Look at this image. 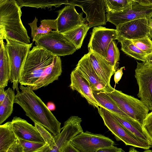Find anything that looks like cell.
Wrapping results in <instances>:
<instances>
[{
    "label": "cell",
    "mask_w": 152,
    "mask_h": 152,
    "mask_svg": "<svg viewBox=\"0 0 152 152\" xmlns=\"http://www.w3.org/2000/svg\"><path fill=\"white\" fill-rule=\"evenodd\" d=\"M97 109L104 125L114 135L117 141H121L126 145H131L144 150L149 149L152 147L150 144L137 138L123 126L108 110L101 107H99Z\"/></svg>",
    "instance_id": "8992f818"
},
{
    "label": "cell",
    "mask_w": 152,
    "mask_h": 152,
    "mask_svg": "<svg viewBox=\"0 0 152 152\" xmlns=\"http://www.w3.org/2000/svg\"><path fill=\"white\" fill-rule=\"evenodd\" d=\"M110 112L115 119L125 128L137 138L149 143L152 146V141L144 131L142 126L139 122L136 121L125 119L114 113Z\"/></svg>",
    "instance_id": "7402d4cb"
},
{
    "label": "cell",
    "mask_w": 152,
    "mask_h": 152,
    "mask_svg": "<svg viewBox=\"0 0 152 152\" xmlns=\"http://www.w3.org/2000/svg\"><path fill=\"white\" fill-rule=\"evenodd\" d=\"M50 111L54 110L56 109V106L52 102H48L46 105Z\"/></svg>",
    "instance_id": "7bdbcfd3"
},
{
    "label": "cell",
    "mask_w": 152,
    "mask_h": 152,
    "mask_svg": "<svg viewBox=\"0 0 152 152\" xmlns=\"http://www.w3.org/2000/svg\"><path fill=\"white\" fill-rule=\"evenodd\" d=\"M62 72L61 59L59 56H55L53 63L44 71L38 80L28 87L34 91L47 86L57 80Z\"/></svg>",
    "instance_id": "ffe728a7"
},
{
    "label": "cell",
    "mask_w": 152,
    "mask_h": 152,
    "mask_svg": "<svg viewBox=\"0 0 152 152\" xmlns=\"http://www.w3.org/2000/svg\"><path fill=\"white\" fill-rule=\"evenodd\" d=\"M18 138L12 127L11 121L0 125V152H8Z\"/></svg>",
    "instance_id": "cb8c5ba5"
},
{
    "label": "cell",
    "mask_w": 152,
    "mask_h": 152,
    "mask_svg": "<svg viewBox=\"0 0 152 152\" xmlns=\"http://www.w3.org/2000/svg\"><path fill=\"white\" fill-rule=\"evenodd\" d=\"M107 13L123 11L136 3L133 0H102Z\"/></svg>",
    "instance_id": "f1b7e54d"
},
{
    "label": "cell",
    "mask_w": 152,
    "mask_h": 152,
    "mask_svg": "<svg viewBox=\"0 0 152 152\" xmlns=\"http://www.w3.org/2000/svg\"><path fill=\"white\" fill-rule=\"evenodd\" d=\"M92 91L95 99L102 107L125 119L130 121H136L123 112L105 92L102 90Z\"/></svg>",
    "instance_id": "44dd1931"
},
{
    "label": "cell",
    "mask_w": 152,
    "mask_h": 152,
    "mask_svg": "<svg viewBox=\"0 0 152 152\" xmlns=\"http://www.w3.org/2000/svg\"><path fill=\"white\" fill-rule=\"evenodd\" d=\"M32 40L36 46L44 48L55 56L71 55L77 50L63 34L57 30L38 34Z\"/></svg>",
    "instance_id": "52a82bcc"
},
{
    "label": "cell",
    "mask_w": 152,
    "mask_h": 152,
    "mask_svg": "<svg viewBox=\"0 0 152 152\" xmlns=\"http://www.w3.org/2000/svg\"><path fill=\"white\" fill-rule=\"evenodd\" d=\"M116 29L107 28L100 26L93 28L88 45L91 50L105 58L107 48L112 40L117 39Z\"/></svg>",
    "instance_id": "30bf717a"
},
{
    "label": "cell",
    "mask_w": 152,
    "mask_h": 152,
    "mask_svg": "<svg viewBox=\"0 0 152 152\" xmlns=\"http://www.w3.org/2000/svg\"><path fill=\"white\" fill-rule=\"evenodd\" d=\"M144 152H152V150H149V149H145V150Z\"/></svg>",
    "instance_id": "f6af8a7d"
},
{
    "label": "cell",
    "mask_w": 152,
    "mask_h": 152,
    "mask_svg": "<svg viewBox=\"0 0 152 152\" xmlns=\"http://www.w3.org/2000/svg\"><path fill=\"white\" fill-rule=\"evenodd\" d=\"M8 152H23V147L18 139L11 146Z\"/></svg>",
    "instance_id": "e575fe53"
},
{
    "label": "cell",
    "mask_w": 152,
    "mask_h": 152,
    "mask_svg": "<svg viewBox=\"0 0 152 152\" xmlns=\"http://www.w3.org/2000/svg\"><path fill=\"white\" fill-rule=\"evenodd\" d=\"M0 87L7 86L11 67L8 53L3 40L0 41Z\"/></svg>",
    "instance_id": "603a6c76"
},
{
    "label": "cell",
    "mask_w": 152,
    "mask_h": 152,
    "mask_svg": "<svg viewBox=\"0 0 152 152\" xmlns=\"http://www.w3.org/2000/svg\"><path fill=\"white\" fill-rule=\"evenodd\" d=\"M55 56L44 48L34 46L28 52L21 74L20 84L29 87L53 62Z\"/></svg>",
    "instance_id": "3957f363"
},
{
    "label": "cell",
    "mask_w": 152,
    "mask_h": 152,
    "mask_svg": "<svg viewBox=\"0 0 152 152\" xmlns=\"http://www.w3.org/2000/svg\"><path fill=\"white\" fill-rule=\"evenodd\" d=\"M58 18L55 19H44L41 21V24L37 27V22L38 20L35 17L33 22L28 24L31 29V36L34 39L38 34L48 33L52 29L57 31Z\"/></svg>",
    "instance_id": "484cf974"
},
{
    "label": "cell",
    "mask_w": 152,
    "mask_h": 152,
    "mask_svg": "<svg viewBox=\"0 0 152 152\" xmlns=\"http://www.w3.org/2000/svg\"><path fill=\"white\" fill-rule=\"evenodd\" d=\"M3 1V0H0V3H1V2H2Z\"/></svg>",
    "instance_id": "bcb514c9"
},
{
    "label": "cell",
    "mask_w": 152,
    "mask_h": 152,
    "mask_svg": "<svg viewBox=\"0 0 152 152\" xmlns=\"http://www.w3.org/2000/svg\"><path fill=\"white\" fill-rule=\"evenodd\" d=\"M21 8L16 0H3L0 3V41L8 38L31 43L21 20Z\"/></svg>",
    "instance_id": "7a4b0ae2"
},
{
    "label": "cell",
    "mask_w": 152,
    "mask_h": 152,
    "mask_svg": "<svg viewBox=\"0 0 152 152\" xmlns=\"http://www.w3.org/2000/svg\"><path fill=\"white\" fill-rule=\"evenodd\" d=\"M150 17L139 18L119 25L116 27L118 37L131 40L150 37L148 20Z\"/></svg>",
    "instance_id": "5bb4252c"
},
{
    "label": "cell",
    "mask_w": 152,
    "mask_h": 152,
    "mask_svg": "<svg viewBox=\"0 0 152 152\" xmlns=\"http://www.w3.org/2000/svg\"><path fill=\"white\" fill-rule=\"evenodd\" d=\"M75 6L69 5L57 11V31L63 33L86 23V20L83 16V12H77Z\"/></svg>",
    "instance_id": "9a60e30c"
},
{
    "label": "cell",
    "mask_w": 152,
    "mask_h": 152,
    "mask_svg": "<svg viewBox=\"0 0 152 152\" xmlns=\"http://www.w3.org/2000/svg\"><path fill=\"white\" fill-rule=\"evenodd\" d=\"M105 58L116 69V64L119 60L120 52L117 44L114 40H112L109 45Z\"/></svg>",
    "instance_id": "f546056e"
},
{
    "label": "cell",
    "mask_w": 152,
    "mask_h": 152,
    "mask_svg": "<svg viewBox=\"0 0 152 152\" xmlns=\"http://www.w3.org/2000/svg\"><path fill=\"white\" fill-rule=\"evenodd\" d=\"M14 90L9 87L5 91L6 96L0 104V124L4 122L12 114L14 103Z\"/></svg>",
    "instance_id": "83f0119b"
},
{
    "label": "cell",
    "mask_w": 152,
    "mask_h": 152,
    "mask_svg": "<svg viewBox=\"0 0 152 152\" xmlns=\"http://www.w3.org/2000/svg\"><path fill=\"white\" fill-rule=\"evenodd\" d=\"M23 147V152H40L45 146L47 145L45 142H32L18 139Z\"/></svg>",
    "instance_id": "1f68e13d"
},
{
    "label": "cell",
    "mask_w": 152,
    "mask_h": 152,
    "mask_svg": "<svg viewBox=\"0 0 152 152\" xmlns=\"http://www.w3.org/2000/svg\"><path fill=\"white\" fill-rule=\"evenodd\" d=\"M137 62L135 77L139 87L137 96L149 110L152 111V67Z\"/></svg>",
    "instance_id": "9c48e42d"
},
{
    "label": "cell",
    "mask_w": 152,
    "mask_h": 152,
    "mask_svg": "<svg viewBox=\"0 0 152 152\" xmlns=\"http://www.w3.org/2000/svg\"><path fill=\"white\" fill-rule=\"evenodd\" d=\"M19 88L21 91L17 92L14 103L20 105L34 123L42 125L53 136L58 135L62 129L61 123L46 105L30 88L21 85Z\"/></svg>",
    "instance_id": "6da1fadb"
},
{
    "label": "cell",
    "mask_w": 152,
    "mask_h": 152,
    "mask_svg": "<svg viewBox=\"0 0 152 152\" xmlns=\"http://www.w3.org/2000/svg\"><path fill=\"white\" fill-rule=\"evenodd\" d=\"M139 4L145 6L152 7V0H133Z\"/></svg>",
    "instance_id": "74e56055"
},
{
    "label": "cell",
    "mask_w": 152,
    "mask_h": 152,
    "mask_svg": "<svg viewBox=\"0 0 152 152\" xmlns=\"http://www.w3.org/2000/svg\"><path fill=\"white\" fill-rule=\"evenodd\" d=\"M89 57L97 74L107 87H110V80L116 69L105 58L98 54L88 50Z\"/></svg>",
    "instance_id": "ac0fdd59"
},
{
    "label": "cell",
    "mask_w": 152,
    "mask_h": 152,
    "mask_svg": "<svg viewBox=\"0 0 152 152\" xmlns=\"http://www.w3.org/2000/svg\"><path fill=\"white\" fill-rule=\"evenodd\" d=\"M70 80L69 87L72 90L77 91L89 104L94 108L102 107L95 99L89 82L76 69L72 72Z\"/></svg>",
    "instance_id": "2e32d148"
},
{
    "label": "cell",
    "mask_w": 152,
    "mask_h": 152,
    "mask_svg": "<svg viewBox=\"0 0 152 152\" xmlns=\"http://www.w3.org/2000/svg\"><path fill=\"white\" fill-rule=\"evenodd\" d=\"M124 66L121 67L115 72L114 75V80L115 84H118V82L121 80L123 74V69Z\"/></svg>",
    "instance_id": "8d00e7d4"
},
{
    "label": "cell",
    "mask_w": 152,
    "mask_h": 152,
    "mask_svg": "<svg viewBox=\"0 0 152 152\" xmlns=\"http://www.w3.org/2000/svg\"><path fill=\"white\" fill-rule=\"evenodd\" d=\"M149 32L150 38L152 39V18L151 17L148 20Z\"/></svg>",
    "instance_id": "b9f144b4"
},
{
    "label": "cell",
    "mask_w": 152,
    "mask_h": 152,
    "mask_svg": "<svg viewBox=\"0 0 152 152\" xmlns=\"http://www.w3.org/2000/svg\"><path fill=\"white\" fill-rule=\"evenodd\" d=\"M90 28L88 23L87 22L62 34L78 50L82 46Z\"/></svg>",
    "instance_id": "d4e9b609"
},
{
    "label": "cell",
    "mask_w": 152,
    "mask_h": 152,
    "mask_svg": "<svg viewBox=\"0 0 152 152\" xmlns=\"http://www.w3.org/2000/svg\"><path fill=\"white\" fill-rule=\"evenodd\" d=\"M143 63L147 66L152 67V53L146 56L145 62Z\"/></svg>",
    "instance_id": "ab89813d"
},
{
    "label": "cell",
    "mask_w": 152,
    "mask_h": 152,
    "mask_svg": "<svg viewBox=\"0 0 152 152\" xmlns=\"http://www.w3.org/2000/svg\"><path fill=\"white\" fill-rule=\"evenodd\" d=\"M130 147L129 148V152H138L137 151L136 149H135V147Z\"/></svg>",
    "instance_id": "ee69618b"
},
{
    "label": "cell",
    "mask_w": 152,
    "mask_h": 152,
    "mask_svg": "<svg viewBox=\"0 0 152 152\" xmlns=\"http://www.w3.org/2000/svg\"><path fill=\"white\" fill-rule=\"evenodd\" d=\"M75 69L88 81L92 91L99 90L109 87L104 84L97 74L90 61L88 53L85 54L79 61Z\"/></svg>",
    "instance_id": "d6986e66"
},
{
    "label": "cell",
    "mask_w": 152,
    "mask_h": 152,
    "mask_svg": "<svg viewBox=\"0 0 152 152\" xmlns=\"http://www.w3.org/2000/svg\"><path fill=\"white\" fill-rule=\"evenodd\" d=\"M64 152H80L70 142L66 145Z\"/></svg>",
    "instance_id": "f35d334b"
},
{
    "label": "cell",
    "mask_w": 152,
    "mask_h": 152,
    "mask_svg": "<svg viewBox=\"0 0 152 152\" xmlns=\"http://www.w3.org/2000/svg\"><path fill=\"white\" fill-rule=\"evenodd\" d=\"M11 122L12 129L18 139L36 142H45L35 126L26 120L15 116Z\"/></svg>",
    "instance_id": "e0dca14e"
},
{
    "label": "cell",
    "mask_w": 152,
    "mask_h": 152,
    "mask_svg": "<svg viewBox=\"0 0 152 152\" xmlns=\"http://www.w3.org/2000/svg\"><path fill=\"white\" fill-rule=\"evenodd\" d=\"M117 40L121 44V50L127 55L144 63L147 55L139 49L129 39L118 37Z\"/></svg>",
    "instance_id": "4316f807"
},
{
    "label": "cell",
    "mask_w": 152,
    "mask_h": 152,
    "mask_svg": "<svg viewBox=\"0 0 152 152\" xmlns=\"http://www.w3.org/2000/svg\"><path fill=\"white\" fill-rule=\"evenodd\" d=\"M22 7L23 6L45 9L60 7L63 4L71 5L80 7L83 11L88 12L96 0H16Z\"/></svg>",
    "instance_id": "4fadbf2b"
},
{
    "label": "cell",
    "mask_w": 152,
    "mask_h": 152,
    "mask_svg": "<svg viewBox=\"0 0 152 152\" xmlns=\"http://www.w3.org/2000/svg\"><path fill=\"white\" fill-rule=\"evenodd\" d=\"M101 90L105 92L123 112L142 126L149 110L140 100L116 90L111 86Z\"/></svg>",
    "instance_id": "277c9868"
},
{
    "label": "cell",
    "mask_w": 152,
    "mask_h": 152,
    "mask_svg": "<svg viewBox=\"0 0 152 152\" xmlns=\"http://www.w3.org/2000/svg\"><path fill=\"white\" fill-rule=\"evenodd\" d=\"M142 127L144 131L152 141V111L148 114L143 121Z\"/></svg>",
    "instance_id": "836d02e7"
},
{
    "label": "cell",
    "mask_w": 152,
    "mask_h": 152,
    "mask_svg": "<svg viewBox=\"0 0 152 152\" xmlns=\"http://www.w3.org/2000/svg\"><path fill=\"white\" fill-rule=\"evenodd\" d=\"M151 18H152V14H151Z\"/></svg>",
    "instance_id": "7dc6e473"
},
{
    "label": "cell",
    "mask_w": 152,
    "mask_h": 152,
    "mask_svg": "<svg viewBox=\"0 0 152 152\" xmlns=\"http://www.w3.org/2000/svg\"><path fill=\"white\" fill-rule=\"evenodd\" d=\"M131 40L139 49L147 55L152 53V40L150 37Z\"/></svg>",
    "instance_id": "d6a6232c"
},
{
    "label": "cell",
    "mask_w": 152,
    "mask_h": 152,
    "mask_svg": "<svg viewBox=\"0 0 152 152\" xmlns=\"http://www.w3.org/2000/svg\"><path fill=\"white\" fill-rule=\"evenodd\" d=\"M124 151L121 148L114 145L99 149L96 152H123Z\"/></svg>",
    "instance_id": "d590c367"
},
{
    "label": "cell",
    "mask_w": 152,
    "mask_h": 152,
    "mask_svg": "<svg viewBox=\"0 0 152 152\" xmlns=\"http://www.w3.org/2000/svg\"><path fill=\"white\" fill-rule=\"evenodd\" d=\"M4 88L0 87V104L3 101L6 96V93Z\"/></svg>",
    "instance_id": "60d3db41"
},
{
    "label": "cell",
    "mask_w": 152,
    "mask_h": 152,
    "mask_svg": "<svg viewBox=\"0 0 152 152\" xmlns=\"http://www.w3.org/2000/svg\"><path fill=\"white\" fill-rule=\"evenodd\" d=\"M82 121L78 116H72L68 118L64 122L62 131L57 136H53L56 145L49 152H64L71 140L83 132L81 125Z\"/></svg>",
    "instance_id": "7c38bea8"
},
{
    "label": "cell",
    "mask_w": 152,
    "mask_h": 152,
    "mask_svg": "<svg viewBox=\"0 0 152 152\" xmlns=\"http://www.w3.org/2000/svg\"><path fill=\"white\" fill-rule=\"evenodd\" d=\"M35 127L38 131L45 142L48 145L49 149L48 152L53 149L56 146V144L53 136L43 126L35 122L34 123Z\"/></svg>",
    "instance_id": "4dcf8cb0"
},
{
    "label": "cell",
    "mask_w": 152,
    "mask_h": 152,
    "mask_svg": "<svg viewBox=\"0 0 152 152\" xmlns=\"http://www.w3.org/2000/svg\"><path fill=\"white\" fill-rule=\"evenodd\" d=\"M70 142L80 152H96L99 149L115 144L113 140L104 135L88 131L81 132Z\"/></svg>",
    "instance_id": "ba28073f"
},
{
    "label": "cell",
    "mask_w": 152,
    "mask_h": 152,
    "mask_svg": "<svg viewBox=\"0 0 152 152\" xmlns=\"http://www.w3.org/2000/svg\"><path fill=\"white\" fill-rule=\"evenodd\" d=\"M5 45L8 53L11 67L10 80L12 83V88L19 91L18 85L20 80L22 69L32 43H23L7 38Z\"/></svg>",
    "instance_id": "5b68a950"
},
{
    "label": "cell",
    "mask_w": 152,
    "mask_h": 152,
    "mask_svg": "<svg viewBox=\"0 0 152 152\" xmlns=\"http://www.w3.org/2000/svg\"><path fill=\"white\" fill-rule=\"evenodd\" d=\"M152 14V7L144 6L136 3L123 11L107 13L106 17L107 21L117 27L133 20L151 17Z\"/></svg>",
    "instance_id": "8fae6325"
}]
</instances>
